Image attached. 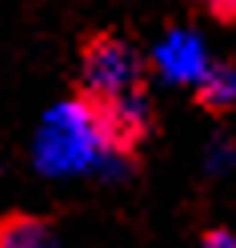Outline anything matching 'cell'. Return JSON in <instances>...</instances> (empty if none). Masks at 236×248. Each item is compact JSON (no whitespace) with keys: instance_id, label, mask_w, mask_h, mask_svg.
Segmentation results:
<instances>
[{"instance_id":"6da1fadb","label":"cell","mask_w":236,"mask_h":248,"mask_svg":"<svg viewBox=\"0 0 236 248\" xmlns=\"http://www.w3.org/2000/svg\"><path fill=\"white\" fill-rule=\"evenodd\" d=\"M156 60L120 24H96L76 36V72L68 112L84 140L124 164H144V152L160 132L156 116Z\"/></svg>"},{"instance_id":"7a4b0ae2","label":"cell","mask_w":236,"mask_h":248,"mask_svg":"<svg viewBox=\"0 0 236 248\" xmlns=\"http://www.w3.org/2000/svg\"><path fill=\"white\" fill-rule=\"evenodd\" d=\"M188 96L208 120H228L236 112V60L232 56L204 60L192 76V92Z\"/></svg>"},{"instance_id":"3957f363","label":"cell","mask_w":236,"mask_h":248,"mask_svg":"<svg viewBox=\"0 0 236 248\" xmlns=\"http://www.w3.org/2000/svg\"><path fill=\"white\" fill-rule=\"evenodd\" d=\"M0 248H60L56 220L32 208L0 212Z\"/></svg>"},{"instance_id":"277c9868","label":"cell","mask_w":236,"mask_h":248,"mask_svg":"<svg viewBox=\"0 0 236 248\" xmlns=\"http://www.w3.org/2000/svg\"><path fill=\"white\" fill-rule=\"evenodd\" d=\"M192 8L216 28H236V0H192Z\"/></svg>"},{"instance_id":"5b68a950","label":"cell","mask_w":236,"mask_h":248,"mask_svg":"<svg viewBox=\"0 0 236 248\" xmlns=\"http://www.w3.org/2000/svg\"><path fill=\"white\" fill-rule=\"evenodd\" d=\"M200 248H236V232L224 224H208L200 228Z\"/></svg>"}]
</instances>
